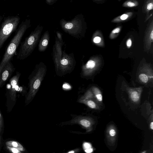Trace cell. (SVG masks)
<instances>
[{"label":"cell","mask_w":153,"mask_h":153,"mask_svg":"<svg viewBox=\"0 0 153 153\" xmlns=\"http://www.w3.org/2000/svg\"><path fill=\"white\" fill-rule=\"evenodd\" d=\"M47 66L42 62L36 65L29 75L27 93L25 97V106L33 100L37 93L46 74Z\"/></svg>","instance_id":"cell-1"},{"label":"cell","mask_w":153,"mask_h":153,"mask_svg":"<svg viewBox=\"0 0 153 153\" xmlns=\"http://www.w3.org/2000/svg\"><path fill=\"white\" fill-rule=\"evenodd\" d=\"M30 26V20L27 19L22 21L19 25L6 48L0 63V74L6 64L12 60L24 35Z\"/></svg>","instance_id":"cell-2"},{"label":"cell","mask_w":153,"mask_h":153,"mask_svg":"<svg viewBox=\"0 0 153 153\" xmlns=\"http://www.w3.org/2000/svg\"><path fill=\"white\" fill-rule=\"evenodd\" d=\"M42 29V27H39L38 28V26L23 41L21 42L17 56V59L24 60L31 54L38 42Z\"/></svg>","instance_id":"cell-3"},{"label":"cell","mask_w":153,"mask_h":153,"mask_svg":"<svg viewBox=\"0 0 153 153\" xmlns=\"http://www.w3.org/2000/svg\"><path fill=\"white\" fill-rule=\"evenodd\" d=\"M0 27V49L13 32L16 30L20 19L17 15L4 17Z\"/></svg>","instance_id":"cell-4"},{"label":"cell","mask_w":153,"mask_h":153,"mask_svg":"<svg viewBox=\"0 0 153 153\" xmlns=\"http://www.w3.org/2000/svg\"><path fill=\"white\" fill-rule=\"evenodd\" d=\"M21 74L18 71L9 80V88L6 87L5 96L7 112H10L15 105L17 100V87L19 85Z\"/></svg>","instance_id":"cell-5"},{"label":"cell","mask_w":153,"mask_h":153,"mask_svg":"<svg viewBox=\"0 0 153 153\" xmlns=\"http://www.w3.org/2000/svg\"><path fill=\"white\" fill-rule=\"evenodd\" d=\"M70 115L71 117L70 120L60 122L59 124V125L63 126L76 124L79 125L85 130L84 134L90 133L93 131L94 122L91 118L82 114H71Z\"/></svg>","instance_id":"cell-6"},{"label":"cell","mask_w":153,"mask_h":153,"mask_svg":"<svg viewBox=\"0 0 153 153\" xmlns=\"http://www.w3.org/2000/svg\"><path fill=\"white\" fill-rule=\"evenodd\" d=\"M2 148L7 153H28L22 144L11 139L3 140Z\"/></svg>","instance_id":"cell-7"},{"label":"cell","mask_w":153,"mask_h":153,"mask_svg":"<svg viewBox=\"0 0 153 153\" xmlns=\"http://www.w3.org/2000/svg\"><path fill=\"white\" fill-rule=\"evenodd\" d=\"M15 69L11 61L9 62L4 67L0 74V88L3 87L10 78Z\"/></svg>","instance_id":"cell-8"},{"label":"cell","mask_w":153,"mask_h":153,"mask_svg":"<svg viewBox=\"0 0 153 153\" xmlns=\"http://www.w3.org/2000/svg\"><path fill=\"white\" fill-rule=\"evenodd\" d=\"M105 135L107 144L109 146H114L115 144L118 136L117 129L114 125L111 124L107 127Z\"/></svg>","instance_id":"cell-9"},{"label":"cell","mask_w":153,"mask_h":153,"mask_svg":"<svg viewBox=\"0 0 153 153\" xmlns=\"http://www.w3.org/2000/svg\"><path fill=\"white\" fill-rule=\"evenodd\" d=\"M49 39L48 37H47L46 36H44L42 41H41L39 45V48H40L39 49L40 51H42L44 50L47 48L48 43Z\"/></svg>","instance_id":"cell-10"},{"label":"cell","mask_w":153,"mask_h":153,"mask_svg":"<svg viewBox=\"0 0 153 153\" xmlns=\"http://www.w3.org/2000/svg\"><path fill=\"white\" fill-rule=\"evenodd\" d=\"M130 97L133 101L137 102L139 101L140 95L137 91H133L130 93Z\"/></svg>","instance_id":"cell-11"},{"label":"cell","mask_w":153,"mask_h":153,"mask_svg":"<svg viewBox=\"0 0 153 153\" xmlns=\"http://www.w3.org/2000/svg\"><path fill=\"white\" fill-rule=\"evenodd\" d=\"M27 88L23 85L20 86L19 84L17 87V93H20L23 96H25L27 93Z\"/></svg>","instance_id":"cell-12"},{"label":"cell","mask_w":153,"mask_h":153,"mask_svg":"<svg viewBox=\"0 0 153 153\" xmlns=\"http://www.w3.org/2000/svg\"><path fill=\"white\" fill-rule=\"evenodd\" d=\"M4 128V122L3 117L0 109V133L2 135Z\"/></svg>","instance_id":"cell-13"},{"label":"cell","mask_w":153,"mask_h":153,"mask_svg":"<svg viewBox=\"0 0 153 153\" xmlns=\"http://www.w3.org/2000/svg\"><path fill=\"white\" fill-rule=\"evenodd\" d=\"M139 78L142 82L144 83H146L148 81V76L144 74H140L139 75Z\"/></svg>","instance_id":"cell-14"},{"label":"cell","mask_w":153,"mask_h":153,"mask_svg":"<svg viewBox=\"0 0 153 153\" xmlns=\"http://www.w3.org/2000/svg\"><path fill=\"white\" fill-rule=\"evenodd\" d=\"M82 150L80 147H77L71 150L64 152L62 153H79Z\"/></svg>","instance_id":"cell-15"},{"label":"cell","mask_w":153,"mask_h":153,"mask_svg":"<svg viewBox=\"0 0 153 153\" xmlns=\"http://www.w3.org/2000/svg\"><path fill=\"white\" fill-rule=\"evenodd\" d=\"M94 92L95 94V97L97 100L100 102H102V94L99 92L98 93Z\"/></svg>","instance_id":"cell-16"},{"label":"cell","mask_w":153,"mask_h":153,"mask_svg":"<svg viewBox=\"0 0 153 153\" xmlns=\"http://www.w3.org/2000/svg\"><path fill=\"white\" fill-rule=\"evenodd\" d=\"M101 40V39L100 37L99 36H96L94 38L93 41L94 43H98L100 42Z\"/></svg>","instance_id":"cell-17"},{"label":"cell","mask_w":153,"mask_h":153,"mask_svg":"<svg viewBox=\"0 0 153 153\" xmlns=\"http://www.w3.org/2000/svg\"><path fill=\"white\" fill-rule=\"evenodd\" d=\"M2 136L0 133V152H1L3 146V139Z\"/></svg>","instance_id":"cell-18"},{"label":"cell","mask_w":153,"mask_h":153,"mask_svg":"<svg viewBox=\"0 0 153 153\" xmlns=\"http://www.w3.org/2000/svg\"><path fill=\"white\" fill-rule=\"evenodd\" d=\"M131 44L132 42L131 39H128L126 41V45L128 48H129L131 46Z\"/></svg>","instance_id":"cell-19"},{"label":"cell","mask_w":153,"mask_h":153,"mask_svg":"<svg viewBox=\"0 0 153 153\" xmlns=\"http://www.w3.org/2000/svg\"><path fill=\"white\" fill-rule=\"evenodd\" d=\"M153 7V4L152 3H149L147 5V8L148 10H151L152 9Z\"/></svg>","instance_id":"cell-20"},{"label":"cell","mask_w":153,"mask_h":153,"mask_svg":"<svg viewBox=\"0 0 153 153\" xmlns=\"http://www.w3.org/2000/svg\"><path fill=\"white\" fill-rule=\"evenodd\" d=\"M120 29L119 28H116L114 29L112 31V33H118L120 32Z\"/></svg>","instance_id":"cell-21"},{"label":"cell","mask_w":153,"mask_h":153,"mask_svg":"<svg viewBox=\"0 0 153 153\" xmlns=\"http://www.w3.org/2000/svg\"><path fill=\"white\" fill-rule=\"evenodd\" d=\"M128 17V16L127 14H123L120 16V18L122 20H124L126 19Z\"/></svg>","instance_id":"cell-22"},{"label":"cell","mask_w":153,"mask_h":153,"mask_svg":"<svg viewBox=\"0 0 153 153\" xmlns=\"http://www.w3.org/2000/svg\"><path fill=\"white\" fill-rule=\"evenodd\" d=\"M127 5L130 7H132L135 6V4L134 3L131 2H128L127 3Z\"/></svg>","instance_id":"cell-23"},{"label":"cell","mask_w":153,"mask_h":153,"mask_svg":"<svg viewBox=\"0 0 153 153\" xmlns=\"http://www.w3.org/2000/svg\"><path fill=\"white\" fill-rule=\"evenodd\" d=\"M150 38L152 40L153 39V30H152L151 31L150 34Z\"/></svg>","instance_id":"cell-24"},{"label":"cell","mask_w":153,"mask_h":153,"mask_svg":"<svg viewBox=\"0 0 153 153\" xmlns=\"http://www.w3.org/2000/svg\"><path fill=\"white\" fill-rule=\"evenodd\" d=\"M151 151L149 150V151H144L142 152H141L140 153H150V151Z\"/></svg>","instance_id":"cell-25"},{"label":"cell","mask_w":153,"mask_h":153,"mask_svg":"<svg viewBox=\"0 0 153 153\" xmlns=\"http://www.w3.org/2000/svg\"><path fill=\"white\" fill-rule=\"evenodd\" d=\"M4 18L3 16H0V24L1 23V22L2 21V19Z\"/></svg>","instance_id":"cell-26"},{"label":"cell","mask_w":153,"mask_h":153,"mask_svg":"<svg viewBox=\"0 0 153 153\" xmlns=\"http://www.w3.org/2000/svg\"><path fill=\"white\" fill-rule=\"evenodd\" d=\"M59 153V152H58V153H56V152H53V153Z\"/></svg>","instance_id":"cell-27"}]
</instances>
